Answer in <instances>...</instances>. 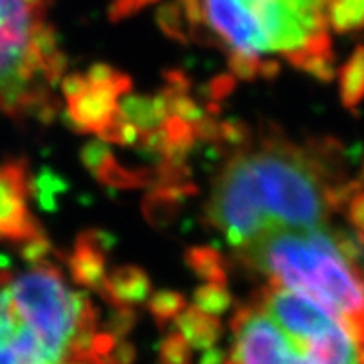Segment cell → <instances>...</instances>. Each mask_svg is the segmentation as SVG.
<instances>
[{
  "label": "cell",
  "instance_id": "cell-10",
  "mask_svg": "<svg viewBox=\"0 0 364 364\" xmlns=\"http://www.w3.org/2000/svg\"><path fill=\"white\" fill-rule=\"evenodd\" d=\"M342 97L348 104H357L364 97V48H359L342 74Z\"/></svg>",
  "mask_w": 364,
  "mask_h": 364
},
{
  "label": "cell",
  "instance_id": "cell-8",
  "mask_svg": "<svg viewBox=\"0 0 364 364\" xmlns=\"http://www.w3.org/2000/svg\"><path fill=\"white\" fill-rule=\"evenodd\" d=\"M28 172L23 161L0 165V240L30 245L41 239L28 208Z\"/></svg>",
  "mask_w": 364,
  "mask_h": 364
},
{
  "label": "cell",
  "instance_id": "cell-11",
  "mask_svg": "<svg viewBox=\"0 0 364 364\" xmlns=\"http://www.w3.org/2000/svg\"><path fill=\"white\" fill-rule=\"evenodd\" d=\"M150 2H154V0H115V4H113V17H126V15L134 14V11L141 9L143 6L150 4Z\"/></svg>",
  "mask_w": 364,
  "mask_h": 364
},
{
  "label": "cell",
  "instance_id": "cell-2",
  "mask_svg": "<svg viewBox=\"0 0 364 364\" xmlns=\"http://www.w3.org/2000/svg\"><path fill=\"white\" fill-rule=\"evenodd\" d=\"M180 9L245 78L276 69L277 60L318 78L333 76L328 0H180Z\"/></svg>",
  "mask_w": 364,
  "mask_h": 364
},
{
  "label": "cell",
  "instance_id": "cell-12",
  "mask_svg": "<svg viewBox=\"0 0 364 364\" xmlns=\"http://www.w3.org/2000/svg\"><path fill=\"white\" fill-rule=\"evenodd\" d=\"M351 203V220L357 228L364 231V193L357 194L355 198L350 200Z\"/></svg>",
  "mask_w": 364,
  "mask_h": 364
},
{
  "label": "cell",
  "instance_id": "cell-3",
  "mask_svg": "<svg viewBox=\"0 0 364 364\" xmlns=\"http://www.w3.org/2000/svg\"><path fill=\"white\" fill-rule=\"evenodd\" d=\"M113 338L97 335L87 296L73 291L63 274L36 261L0 279V364H74L106 360Z\"/></svg>",
  "mask_w": 364,
  "mask_h": 364
},
{
  "label": "cell",
  "instance_id": "cell-7",
  "mask_svg": "<svg viewBox=\"0 0 364 364\" xmlns=\"http://www.w3.org/2000/svg\"><path fill=\"white\" fill-rule=\"evenodd\" d=\"M128 87V80L113 70H92L87 76L67 80L65 95L70 117L78 126L106 134L115 122L117 98Z\"/></svg>",
  "mask_w": 364,
  "mask_h": 364
},
{
  "label": "cell",
  "instance_id": "cell-5",
  "mask_svg": "<svg viewBox=\"0 0 364 364\" xmlns=\"http://www.w3.org/2000/svg\"><path fill=\"white\" fill-rule=\"evenodd\" d=\"M268 283L307 296L346 323L364 344V268L346 240L326 226L274 231L240 250Z\"/></svg>",
  "mask_w": 364,
  "mask_h": 364
},
{
  "label": "cell",
  "instance_id": "cell-9",
  "mask_svg": "<svg viewBox=\"0 0 364 364\" xmlns=\"http://www.w3.org/2000/svg\"><path fill=\"white\" fill-rule=\"evenodd\" d=\"M328 23L337 32L364 26V0H328Z\"/></svg>",
  "mask_w": 364,
  "mask_h": 364
},
{
  "label": "cell",
  "instance_id": "cell-4",
  "mask_svg": "<svg viewBox=\"0 0 364 364\" xmlns=\"http://www.w3.org/2000/svg\"><path fill=\"white\" fill-rule=\"evenodd\" d=\"M228 364H364V344L338 316L268 283L237 311Z\"/></svg>",
  "mask_w": 364,
  "mask_h": 364
},
{
  "label": "cell",
  "instance_id": "cell-6",
  "mask_svg": "<svg viewBox=\"0 0 364 364\" xmlns=\"http://www.w3.org/2000/svg\"><path fill=\"white\" fill-rule=\"evenodd\" d=\"M65 60L45 0H0V109L15 120H48Z\"/></svg>",
  "mask_w": 364,
  "mask_h": 364
},
{
  "label": "cell",
  "instance_id": "cell-1",
  "mask_svg": "<svg viewBox=\"0 0 364 364\" xmlns=\"http://www.w3.org/2000/svg\"><path fill=\"white\" fill-rule=\"evenodd\" d=\"M337 165L322 144L283 137L246 144L213 183L209 224L239 252L274 231L326 226L350 194Z\"/></svg>",
  "mask_w": 364,
  "mask_h": 364
}]
</instances>
